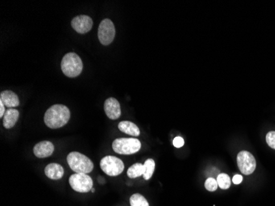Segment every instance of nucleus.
Segmentation results:
<instances>
[{
  "label": "nucleus",
  "instance_id": "22",
  "mask_svg": "<svg viewBox=\"0 0 275 206\" xmlns=\"http://www.w3.org/2000/svg\"><path fill=\"white\" fill-rule=\"evenodd\" d=\"M184 144H185V141H184L183 138L182 137H176L173 141V145L175 146L176 148H182Z\"/></svg>",
  "mask_w": 275,
  "mask_h": 206
},
{
  "label": "nucleus",
  "instance_id": "16",
  "mask_svg": "<svg viewBox=\"0 0 275 206\" xmlns=\"http://www.w3.org/2000/svg\"><path fill=\"white\" fill-rule=\"evenodd\" d=\"M144 167L142 163H135L128 169L127 175L129 178H136L144 175Z\"/></svg>",
  "mask_w": 275,
  "mask_h": 206
},
{
  "label": "nucleus",
  "instance_id": "10",
  "mask_svg": "<svg viewBox=\"0 0 275 206\" xmlns=\"http://www.w3.org/2000/svg\"><path fill=\"white\" fill-rule=\"evenodd\" d=\"M104 110L108 118L111 120H117L121 116L120 102L117 101V99L114 97H110L106 100L104 103Z\"/></svg>",
  "mask_w": 275,
  "mask_h": 206
},
{
  "label": "nucleus",
  "instance_id": "3",
  "mask_svg": "<svg viewBox=\"0 0 275 206\" xmlns=\"http://www.w3.org/2000/svg\"><path fill=\"white\" fill-rule=\"evenodd\" d=\"M68 166L76 174H88L93 170V162L84 154L72 152L67 157Z\"/></svg>",
  "mask_w": 275,
  "mask_h": 206
},
{
  "label": "nucleus",
  "instance_id": "11",
  "mask_svg": "<svg viewBox=\"0 0 275 206\" xmlns=\"http://www.w3.org/2000/svg\"><path fill=\"white\" fill-rule=\"evenodd\" d=\"M54 150H55L54 145L50 141H42L38 143L33 149L34 154L39 158H48L52 155Z\"/></svg>",
  "mask_w": 275,
  "mask_h": 206
},
{
  "label": "nucleus",
  "instance_id": "23",
  "mask_svg": "<svg viewBox=\"0 0 275 206\" xmlns=\"http://www.w3.org/2000/svg\"><path fill=\"white\" fill-rule=\"evenodd\" d=\"M243 176L240 175H235L232 178V182H233L235 185H239L243 182Z\"/></svg>",
  "mask_w": 275,
  "mask_h": 206
},
{
  "label": "nucleus",
  "instance_id": "6",
  "mask_svg": "<svg viewBox=\"0 0 275 206\" xmlns=\"http://www.w3.org/2000/svg\"><path fill=\"white\" fill-rule=\"evenodd\" d=\"M70 184L77 192L87 193L92 190L93 182L91 177L87 174H76L70 177Z\"/></svg>",
  "mask_w": 275,
  "mask_h": 206
},
{
  "label": "nucleus",
  "instance_id": "26",
  "mask_svg": "<svg viewBox=\"0 0 275 206\" xmlns=\"http://www.w3.org/2000/svg\"><path fill=\"white\" fill-rule=\"evenodd\" d=\"M91 191H92V192H95V189L92 188V190H91Z\"/></svg>",
  "mask_w": 275,
  "mask_h": 206
},
{
  "label": "nucleus",
  "instance_id": "21",
  "mask_svg": "<svg viewBox=\"0 0 275 206\" xmlns=\"http://www.w3.org/2000/svg\"><path fill=\"white\" fill-rule=\"evenodd\" d=\"M266 142L269 147L275 149V131H270L266 134Z\"/></svg>",
  "mask_w": 275,
  "mask_h": 206
},
{
  "label": "nucleus",
  "instance_id": "14",
  "mask_svg": "<svg viewBox=\"0 0 275 206\" xmlns=\"http://www.w3.org/2000/svg\"><path fill=\"white\" fill-rule=\"evenodd\" d=\"M18 118H19V112L18 110L9 108L5 112L3 125L6 129H11L16 125Z\"/></svg>",
  "mask_w": 275,
  "mask_h": 206
},
{
  "label": "nucleus",
  "instance_id": "1",
  "mask_svg": "<svg viewBox=\"0 0 275 206\" xmlns=\"http://www.w3.org/2000/svg\"><path fill=\"white\" fill-rule=\"evenodd\" d=\"M70 116V109L66 106L56 104L46 111L44 116L45 124L50 129H59L68 122Z\"/></svg>",
  "mask_w": 275,
  "mask_h": 206
},
{
  "label": "nucleus",
  "instance_id": "12",
  "mask_svg": "<svg viewBox=\"0 0 275 206\" xmlns=\"http://www.w3.org/2000/svg\"><path fill=\"white\" fill-rule=\"evenodd\" d=\"M0 101H2L6 108H17L19 106V99H18V95L13 91H3L0 94Z\"/></svg>",
  "mask_w": 275,
  "mask_h": 206
},
{
  "label": "nucleus",
  "instance_id": "19",
  "mask_svg": "<svg viewBox=\"0 0 275 206\" xmlns=\"http://www.w3.org/2000/svg\"><path fill=\"white\" fill-rule=\"evenodd\" d=\"M217 182H218L219 187L221 189H223V190H227L231 186V179H230L229 176L227 175V174H219L218 178H217Z\"/></svg>",
  "mask_w": 275,
  "mask_h": 206
},
{
  "label": "nucleus",
  "instance_id": "18",
  "mask_svg": "<svg viewBox=\"0 0 275 206\" xmlns=\"http://www.w3.org/2000/svg\"><path fill=\"white\" fill-rule=\"evenodd\" d=\"M129 202L131 206H149L148 200L140 194H133L129 199Z\"/></svg>",
  "mask_w": 275,
  "mask_h": 206
},
{
  "label": "nucleus",
  "instance_id": "20",
  "mask_svg": "<svg viewBox=\"0 0 275 206\" xmlns=\"http://www.w3.org/2000/svg\"><path fill=\"white\" fill-rule=\"evenodd\" d=\"M204 187L209 191H215L219 187V185L214 178H209L204 183Z\"/></svg>",
  "mask_w": 275,
  "mask_h": 206
},
{
  "label": "nucleus",
  "instance_id": "25",
  "mask_svg": "<svg viewBox=\"0 0 275 206\" xmlns=\"http://www.w3.org/2000/svg\"><path fill=\"white\" fill-rule=\"evenodd\" d=\"M98 182L100 184H104L105 183V178H103L102 177H99Z\"/></svg>",
  "mask_w": 275,
  "mask_h": 206
},
{
  "label": "nucleus",
  "instance_id": "5",
  "mask_svg": "<svg viewBox=\"0 0 275 206\" xmlns=\"http://www.w3.org/2000/svg\"><path fill=\"white\" fill-rule=\"evenodd\" d=\"M100 167L107 175L116 177L122 174L125 165L120 158L115 156H106L100 160Z\"/></svg>",
  "mask_w": 275,
  "mask_h": 206
},
{
  "label": "nucleus",
  "instance_id": "2",
  "mask_svg": "<svg viewBox=\"0 0 275 206\" xmlns=\"http://www.w3.org/2000/svg\"><path fill=\"white\" fill-rule=\"evenodd\" d=\"M83 64L81 58L75 53H68L62 59V72L67 77H78L83 71Z\"/></svg>",
  "mask_w": 275,
  "mask_h": 206
},
{
  "label": "nucleus",
  "instance_id": "24",
  "mask_svg": "<svg viewBox=\"0 0 275 206\" xmlns=\"http://www.w3.org/2000/svg\"><path fill=\"white\" fill-rule=\"evenodd\" d=\"M5 106L2 101H0V118H4L5 116Z\"/></svg>",
  "mask_w": 275,
  "mask_h": 206
},
{
  "label": "nucleus",
  "instance_id": "9",
  "mask_svg": "<svg viewBox=\"0 0 275 206\" xmlns=\"http://www.w3.org/2000/svg\"><path fill=\"white\" fill-rule=\"evenodd\" d=\"M93 22L89 16L80 15L77 16L71 22V26L75 31L80 34H85L91 31Z\"/></svg>",
  "mask_w": 275,
  "mask_h": 206
},
{
  "label": "nucleus",
  "instance_id": "7",
  "mask_svg": "<svg viewBox=\"0 0 275 206\" xmlns=\"http://www.w3.org/2000/svg\"><path fill=\"white\" fill-rule=\"evenodd\" d=\"M98 39L101 44L108 46L114 41L116 37V28L112 20L104 19L101 21L98 27Z\"/></svg>",
  "mask_w": 275,
  "mask_h": 206
},
{
  "label": "nucleus",
  "instance_id": "17",
  "mask_svg": "<svg viewBox=\"0 0 275 206\" xmlns=\"http://www.w3.org/2000/svg\"><path fill=\"white\" fill-rule=\"evenodd\" d=\"M144 178L145 180H149L155 170V162L153 159H148L144 162Z\"/></svg>",
  "mask_w": 275,
  "mask_h": 206
},
{
  "label": "nucleus",
  "instance_id": "13",
  "mask_svg": "<svg viewBox=\"0 0 275 206\" xmlns=\"http://www.w3.org/2000/svg\"><path fill=\"white\" fill-rule=\"evenodd\" d=\"M45 174L51 180H59L63 178L64 170L59 163H50L45 167Z\"/></svg>",
  "mask_w": 275,
  "mask_h": 206
},
{
  "label": "nucleus",
  "instance_id": "15",
  "mask_svg": "<svg viewBox=\"0 0 275 206\" xmlns=\"http://www.w3.org/2000/svg\"><path fill=\"white\" fill-rule=\"evenodd\" d=\"M119 129L120 131L125 133V134H129V135L139 136L140 134V130L137 125L131 121H124L119 123Z\"/></svg>",
  "mask_w": 275,
  "mask_h": 206
},
{
  "label": "nucleus",
  "instance_id": "8",
  "mask_svg": "<svg viewBox=\"0 0 275 206\" xmlns=\"http://www.w3.org/2000/svg\"><path fill=\"white\" fill-rule=\"evenodd\" d=\"M238 167L245 175H251L256 170V161L248 151H240L237 155Z\"/></svg>",
  "mask_w": 275,
  "mask_h": 206
},
{
  "label": "nucleus",
  "instance_id": "4",
  "mask_svg": "<svg viewBox=\"0 0 275 206\" xmlns=\"http://www.w3.org/2000/svg\"><path fill=\"white\" fill-rule=\"evenodd\" d=\"M112 149L116 154L130 155L140 151L141 143L134 138L116 139L112 144Z\"/></svg>",
  "mask_w": 275,
  "mask_h": 206
}]
</instances>
